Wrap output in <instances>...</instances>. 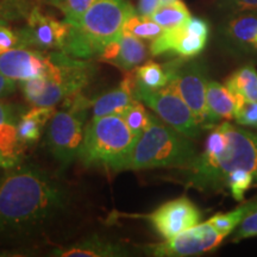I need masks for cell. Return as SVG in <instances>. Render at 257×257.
Returning a JSON list of instances; mask_svg holds the SVG:
<instances>
[{"label":"cell","instance_id":"obj_1","mask_svg":"<svg viewBox=\"0 0 257 257\" xmlns=\"http://www.w3.org/2000/svg\"><path fill=\"white\" fill-rule=\"evenodd\" d=\"M68 189L36 166H15L0 178V234L30 233L62 213Z\"/></svg>","mask_w":257,"mask_h":257},{"label":"cell","instance_id":"obj_2","mask_svg":"<svg viewBox=\"0 0 257 257\" xmlns=\"http://www.w3.org/2000/svg\"><path fill=\"white\" fill-rule=\"evenodd\" d=\"M226 136V147L211 161L193 160L187 166L188 185L199 189H219L227 174L245 170L257 184V134L224 121L220 124Z\"/></svg>","mask_w":257,"mask_h":257},{"label":"cell","instance_id":"obj_3","mask_svg":"<svg viewBox=\"0 0 257 257\" xmlns=\"http://www.w3.org/2000/svg\"><path fill=\"white\" fill-rule=\"evenodd\" d=\"M135 10L127 0H95L76 23L69 25L63 53L75 57L100 54L106 44L123 34V27Z\"/></svg>","mask_w":257,"mask_h":257},{"label":"cell","instance_id":"obj_4","mask_svg":"<svg viewBox=\"0 0 257 257\" xmlns=\"http://www.w3.org/2000/svg\"><path fill=\"white\" fill-rule=\"evenodd\" d=\"M137 140L138 136L128 128L121 115L95 118L85 128L78 159L86 167L128 169Z\"/></svg>","mask_w":257,"mask_h":257},{"label":"cell","instance_id":"obj_5","mask_svg":"<svg viewBox=\"0 0 257 257\" xmlns=\"http://www.w3.org/2000/svg\"><path fill=\"white\" fill-rule=\"evenodd\" d=\"M195 157L197 150L188 137L150 114L149 124L135 144L128 169L187 167Z\"/></svg>","mask_w":257,"mask_h":257},{"label":"cell","instance_id":"obj_6","mask_svg":"<svg viewBox=\"0 0 257 257\" xmlns=\"http://www.w3.org/2000/svg\"><path fill=\"white\" fill-rule=\"evenodd\" d=\"M49 56L44 75L22 81L25 99L34 106H55L81 92L91 79L93 68L85 61L74 60L63 51Z\"/></svg>","mask_w":257,"mask_h":257},{"label":"cell","instance_id":"obj_7","mask_svg":"<svg viewBox=\"0 0 257 257\" xmlns=\"http://www.w3.org/2000/svg\"><path fill=\"white\" fill-rule=\"evenodd\" d=\"M86 111L67 107L55 112L49 120L47 147L61 166H69L79 157L85 136Z\"/></svg>","mask_w":257,"mask_h":257},{"label":"cell","instance_id":"obj_8","mask_svg":"<svg viewBox=\"0 0 257 257\" xmlns=\"http://www.w3.org/2000/svg\"><path fill=\"white\" fill-rule=\"evenodd\" d=\"M165 68L169 76L167 85L184 99L201 127H210L206 105L207 79L200 64L181 57L165 64Z\"/></svg>","mask_w":257,"mask_h":257},{"label":"cell","instance_id":"obj_9","mask_svg":"<svg viewBox=\"0 0 257 257\" xmlns=\"http://www.w3.org/2000/svg\"><path fill=\"white\" fill-rule=\"evenodd\" d=\"M134 95L135 99L144 102L165 123L184 136L193 138L200 134L201 126L191 108L170 86L167 85L155 91L136 86Z\"/></svg>","mask_w":257,"mask_h":257},{"label":"cell","instance_id":"obj_10","mask_svg":"<svg viewBox=\"0 0 257 257\" xmlns=\"http://www.w3.org/2000/svg\"><path fill=\"white\" fill-rule=\"evenodd\" d=\"M208 223L197 224L195 226L166 239V242L150 246L154 256H192L216 249L224 239Z\"/></svg>","mask_w":257,"mask_h":257},{"label":"cell","instance_id":"obj_11","mask_svg":"<svg viewBox=\"0 0 257 257\" xmlns=\"http://www.w3.org/2000/svg\"><path fill=\"white\" fill-rule=\"evenodd\" d=\"M69 25L43 14L40 8H34L28 17L27 28L18 32L21 47H35L40 50L60 49L66 47Z\"/></svg>","mask_w":257,"mask_h":257},{"label":"cell","instance_id":"obj_12","mask_svg":"<svg viewBox=\"0 0 257 257\" xmlns=\"http://www.w3.org/2000/svg\"><path fill=\"white\" fill-rule=\"evenodd\" d=\"M148 219L161 237L168 239L199 224L201 212L188 198L182 197L161 205Z\"/></svg>","mask_w":257,"mask_h":257},{"label":"cell","instance_id":"obj_13","mask_svg":"<svg viewBox=\"0 0 257 257\" xmlns=\"http://www.w3.org/2000/svg\"><path fill=\"white\" fill-rule=\"evenodd\" d=\"M49 62L50 56L42 51L14 48L0 54V73L15 81H25L44 75Z\"/></svg>","mask_w":257,"mask_h":257},{"label":"cell","instance_id":"obj_14","mask_svg":"<svg viewBox=\"0 0 257 257\" xmlns=\"http://www.w3.org/2000/svg\"><path fill=\"white\" fill-rule=\"evenodd\" d=\"M207 43V37L199 36L188 31L185 25L163 29L162 34L152 41L150 53L153 55H162L166 53H174L176 55L191 59L199 55Z\"/></svg>","mask_w":257,"mask_h":257},{"label":"cell","instance_id":"obj_15","mask_svg":"<svg viewBox=\"0 0 257 257\" xmlns=\"http://www.w3.org/2000/svg\"><path fill=\"white\" fill-rule=\"evenodd\" d=\"M137 86L136 74L126 73L119 87L105 93L93 102V119L104 115H120L135 100V89Z\"/></svg>","mask_w":257,"mask_h":257},{"label":"cell","instance_id":"obj_16","mask_svg":"<svg viewBox=\"0 0 257 257\" xmlns=\"http://www.w3.org/2000/svg\"><path fill=\"white\" fill-rule=\"evenodd\" d=\"M238 100L239 94H234L219 82L207 80L206 105L211 126L219 123L221 119H232Z\"/></svg>","mask_w":257,"mask_h":257},{"label":"cell","instance_id":"obj_17","mask_svg":"<svg viewBox=\"0 0 257 257\" xmlns=\"http://www.w3.org/2000/svg\"><path fill=\"white\" fill-rule=\"evenodd\" d=\"M54 113H55L54 106H34L19 115L17 137L21 146L25 148L37 143L44 127L49 123Z\"/></svg>","mask_w":257,"mask_h":257},{"label":"cell","instance_id":"obj_18","mask_svg":"<svg viewBox=\"0 0 257 257\" xmlns=\"http://www.w3.org/2000/svg\"><path fill=\"white\" fill-rule=\"evenodd\" d=\"M21 115V114H19ZM17 108L5 101H0V150L17 162L22 161V150L23 147L19 143L17 137Z\"/></svg>","mask_w":257,"mask_h":257},{"label":"cell","instance_id":"obj_19","mask_svg":"<svg viewBox=\"0 0 257 257\" xmlns=\"http://www.w3.org/2000/svg\"><path fill=\"white\" fill-rule=\"evenodd\" d=\"M53 255L62 257L121 256L124 255V249L118 244L100 238V237L94 234V236L80 240V242L67 246V248L56 249Z\"/></svg>","mask_w":257,"mask_h":257},{"label":"cell","instance_id":"obj_20","mask_svg":"<svg viewBox=\"0 0 257 257\" xmlns=\"http://www.w3.org/2000/svg\"><path fill=\"white\" fill-rule=\"evenodd\" d=\"M147 59L146 44L134 35L123 32L120 36V49L117 59L113 62L114 66L124 70H131L140 66Z\"/></svg>","mask_w":257,"mask_h":257},{"label":"cell","instance_id":"obj_21","mask_svg":"<svg viewBox=\"0 0 257 257\" xmlns=\"http://www.w3.org/2000/svg\"><path fill=\"white\" fill-rule=\"evenodd\" d=\"M225 86L234 94L242 95L245 100L257 102V72L252 64H246L231 74Z\"/></svg>","mask_w":257,"mask_h":257},{"label":"cell","instance_id":"obj_22","mask_svg":"<svg viewBox=\"0 0 257 257\" xmlns=\"http://www.w3.org/2000/svg\"><path fill=\"white\" fill-rule=\"evenodd\" d=\"M150 17L161 28L170 29L185 25L192 16L187 6L181 0H172V2L160 3Z\"/></svg>","mask_w":257,"mask_h":257},{"label":"cell","instance_id":"obj_23","mask_svg":"<svg viewBox=\"0 0 257 257\" xmlns=\"http://www.w3.org/2000/svg\"><path fill=\"white\" fill-rule=\"evenodd\" d=\"M227 35L238 43L253 44L257 38V15L244 14L231 19L227 24Z\"/></svg>","mask_w":257,"mask_h":257},{"label":"cell","instance_id":"obj_24","mask_svg":"<svg viewBox=\"0 0 257 257\" xmlns=\"http://www.w3.org/2000/svg\"><path fill=\"white\" fill-rule=\"evenodd\" d=\"M138 87L150 91L163 88L169 81L168 73L165 66L156 62H147L135 70Z\"/></svg>","mask_w":257,"mask_h":257},{"label":"cell","instance_id":"obj_25","mask_svg":"<svg viewBox=\"0 0 257 257\" xmlns=\"http://www.w3.org/2000/svg\"><path fill=\"white\" fill-rule=\"evenodd\" d=\"M163 28H161L156 22H154L152 17H147L140 14L134 12L133 15L128 16L125 21L123 32L134 35L141 40H155L157 36L162 34Z\"/></svg>","mask_w":257,"mask_h":257},{"label":"cell","instance_id":"obj_26","mask_svg":"<svg viewBox=\"0 0 257 257\" xmlns=\"http://www.w3.org/2000/svg\"><path fill=\"white\" fill-rule=\"evenodd\" d=\"M257 206V201H251L248 204L243 205L236 210L229 212V213H218L213 216L210 220L207 221L208 224L216 229L218 232L227 236V234L232 232V231L238 226V224L242 223V220L251 212L253 208Z\"/></svg>","mask_w":257,"mask_h":257},{"label":"cell","instance_id":"obj_27","mask_svg":"<svg viewBox=\"0 0 257 257\" xmlns=\"http://www.w3.org/2000/svg\"><path fill=\"white\" fill-rule=\"evenodd\" d=\"M125 123L135 135L138 137L141 134L146 130L150 120V114L148 113L146 107H144L142 101L135 100L131 102V105L120 114Z\"/></svg>","mask_w":257,"mask_h":257},{"label":"cell","instance_id":"obj_28","mask_svg":"<svg viewBox=\"0 0 257 257\" xmlns=\"http://www.w3.org/2000/svg\"><path fill=\"white\" fill-rule=\"evenodd\" d=\"M94 2L95 0H47L48 4L62 12L64 22L68 25L76 23Z\"/></svg>","mask_w":257,"mask_h":257},{"label":"cell","instance_id":"obj_29","mask_svg":"<svg viewBox=\"0 0 257 257\" xmlns=\"http://www.w3.org/2000/svg\"><path fill=\"white\" fill-rule=\"evenodd\" d=\"M255 182L252 174L245 170H233L230 174H227L225 179L224 186L230 189L232 197L237 201H242L244 199V194L248 189L251 187Z\"/></svg>","mask_w":257,"mask_h":257},{"label":"cell","instance_id":"obj_30","mask_svg":"<svg viewBox=\"0 0 257 257\" xmlns=\"http://www.w3.org/2000/svg\"><path fill=\"white\" fill-rule=\"evenodd\" d=\"M233 119L243 126L257 128V102L245 100L242 95H239Z\"/></svg>","mask_w":257,"mask_h":257},{"label":"cell","instance_id":"obj_31","mask_svg":"<svg viewBox=\"0 0 257 257\" xmlns=\"http://www.w3.org/2000/svg\"><path fill=\"white\" fill-rule=\"evenodd\" d=\"M257 236V206L242 220L233 240H240Z\"/></svg>","mask_w":257,"mask_h":257},{"label":"cell","instance_id":"obj_32","mask_svg":"<svg viewBox=\"0 0 257 257\" xmlns=\"http://www.w3.org/2000/svg\"><path fill=\"white\" fill-rule=\"evenodd\" d=\"M19 47H21V40L18 32L16 34L14 30L0 22V54Z\"/></svg>","mask_w":257,"mask_h":257},{"label":"cell","instance_id":"obj_33","mask_svg":"<svg viewBox=\"0 0 257 257\" xmlns=\"http://www.w3.org/2000/svg\"><path fill=\"white\" fill-rule=\"evenodd\" d=\"M119 49H120V37H118L112 42H110L108 44H106L104 49L101 50V53L99 54V55H100V59L102 61L113 64L115 59H117L118 54H119Z\"/></svg>","mask_w":257,"mask_h":257},{"label":"cell","instance_id":"obj_34","mask_svg":"<svg viewBox=\"0 0 257 257\" xmlns=\"http://www.w3.org/2000/svg\"><path fill=\"white\" fill-rule=\"evenodd\" d=\"M186 28L188 29V31L193 32V34L208 38L210 28H208V24L204 21V19L191 17L188 19L187 23H186Z\"/></svg>","mask_w":257,"mask_h":257},{"label":"cell","instance_id":"obj_35","mask_svg":"<svg viewBox=\"0 0 257 257\" xmlns=\"http://www.w3.org/2000/svg\"><path fill=\"white\" fill-rule=\"evenodd\" d=\"M16 81L0 73V99L5 98L15 92Z\"/></svg>","mask_w":257,"mask_h":257},{"label":"cell","instance_id":"obj_36","mask_svg":"<svg viewBox=\"0 0 257 257\" xmlns=\"http://www.w3.org/2000/svg\"><path fill=\"white\" fill-rule=\"evenodd\" d=\"M160 4V0H140L138 3V14L150 17Z\"/></svg>","mask_w":257,"mask_h":257},{"label":"cell","instance_id":"obj_37","mask_svg":"<svg viewBox=\"0 0 257 257\" xmlns=\"http://www.w3.org/2000/svg\"><path fill=\"white\" fill-rule=\"evenodd\" d=\"M231 5L237 11H257V0H231Z\"/></svg>","mask_w":257,"mask_h":257},{"label":"cell","instance_id":"obj_38","mask_svg":"<svg viewBox=\"0 0 257 257\" xmlns=\"http://www.w3.org/2000/svg\"><path fill=\"white\" fill-rule=\"evenodd\" d=\"M19 163L21 162H17V161L9 159V157L5 156L4 154L2 153V150H0V168L9 169V168H12V167L19 165Z\"/></svg>","mask_w":257,"mask_h":257},{"label":"cell","instance_id":"obj_39","mask_svg":"<svg viewBox=\"0 0 257 257\" xmlns=\"http://www.w3.org/2000/svg\"><path fill=\"white\" fill-rule=\"evenodd\" d=\"M166 2H172V0H160V3H166Z\"/></svg>","mask_w":257,"mask_h":257},{"label":"cell","instance_id":"obj_40","mask_svg":"<svg viewBox=\"0 0 257 257\" xmlns=\"http://www.w3.org/2000/svg\"><path fill=\"white\" fill-rule=\"evenodd\" d=\"M255 47H257V38H256V42H255Z\"/></svg>","mask_w":257,"mask_h":257}]
</instances>
